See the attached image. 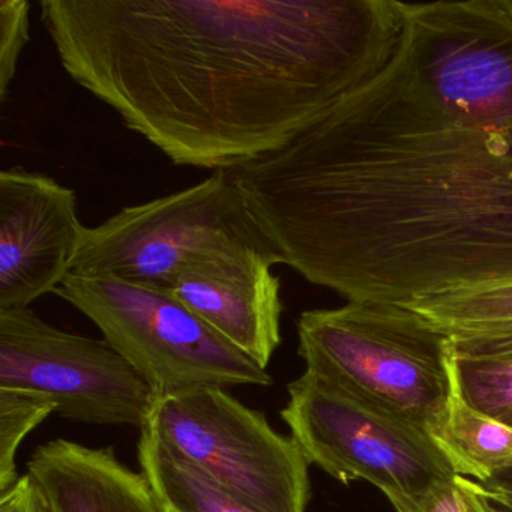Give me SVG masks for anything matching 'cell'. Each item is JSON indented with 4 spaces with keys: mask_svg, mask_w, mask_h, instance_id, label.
Masks as SVG:
<instances>
[{
    "mask_svg": "<svg viewBox=\"0 0 512 512\" xmlns=\"http://www.w3.org/2000/svg\"><path fill=\"white\" fill-rule=\"evenodd\" d=\"M230 173L284 265L347 302L412 307L512 283V127L452 112L397 49Z\"/></svg>",
    "mask_w": 512,
    "mask_h": 512,
    "instance_id": "cell-1",
    "label": "cell"
},
{
    "mask_svg": "<svg viewBox=\"0 0 512 512\" xmlns=\"http://www.w3.org/2000/svg\"><path fill=\"white\" fill-rule=\"evenodd\" d=\"M65 73L176 166L292 142L397 49L398 0H41Z\"/></svg>",
    "mask_w": 512,
    "mask_h": 512,
    "instance_id": "cell-2",
    "label": "cell"
},
{
    "mask_svg": "<svg viewBox=\"0 0 512 512\" xmlns=\"http://www.w3.org/2000/svg\"><path fill=\"white\" fill-rule=\"evenodd\" d=\"M305 371L425 431L454 394L451 335L425 314L383 302H347L296 320Z\"/></svg>",
    "mask_w": 512,
    "mask_h": 512,
    "instance_id": "cell-3",
    "label": "cell"
},
{
    "mask_svg": "<svg viewBox=\"0 0 512 512\" xmlns=\"http://www.w3.org/2000/svg\"><path fill=\"white\" fill-rule=\"evenodd\" d=\"M263 257L284 265L230 172L121 209L86 227L70 274L172 289L188 269L220 259Z\"/></svg>",
    "mask_w": 512,
    "mask_h": 512,
    "instance_id": "cell-4",
    "label": "cell"
},
{
    "mask_svg": "<svg viewBox=\"0 0 512 512\" xmlns=\"http://www.w3.org/2000/svg\"><path fill=\"white\" fill-rule=\"evenodd\" d=\"M55 295L100 329L158 400L203 388L274 383L268 370L224 340L169 290L68 274Z\"/></svg>",
    "mask_w": 512,
    "mask_h": 512,
    "instance_id": "cell-5",
    "label": "cell"
},
{
    "mask_svg": "<svg viewBox=\"0 0 512 512\" xmlns=\"http://www.w3.org/2000/svg\"><path fill=\"white\" fill-rule=\"evenodd\" d=\"M287 392L280 415L308 463L343 484L370 482L397 512H412L457 476L428 431L328 377L305 371Z\"/></svg>",
    "mask_w": 512,
    "mask_h": 512,
    "instance_id": "cell-6",
    "label": "cell"
},
{
    "mask_svg": "<svg viewBox=\"0 0 512 512\" xmlns=\"http://www.w3.org/2000/svg\"><path fill=\"white\" fill-rule=\"evenodd\" d=\"M145 428L260 512L307 511L311 482L304 452L226 389L161 398Z\"/></svg>",
    "mask_w": 512,
    "mask_h": 512,
    "instance_id": "cell-7",
    "label": "cell"
},
{
    "mask_svg": "<svg viewBox=\"0 0 512 512\" xmlns=\"http://www.w3.org/2000/svg\"><path fill=\"white\" fill-rule=\"evenodd\" d=\"M0 389L49 398L70 421L139 430L158 400L104 338L62 331L31 307L0 310Z\"/></svg>",
    "mask_w": 512,
    "mask_h": 512,
    "instance_id": "cell-8",
    "label": "cell"
},
{
    "mask_svg": "<svg viewBox=\"0 0 512 512\" xmlns=\"http://www.w3.org/2000/svg\"><path fill=\"white\" fill-rule=\"evenodd\" d=\"M397 52L452 112L512 127V19L497 0L401 2Z\"/></svg>",
    "mask_w": 512,
    "mask_h": 512,
    "instance_id": "cell-9",
    "label": "cell"
},
{
    "mask_svg": "<svg viewBox=\"0 0 512 512\" xmlns=\"http://www.w3.org/2000/svg\"><path fill=\"white\" fill-rule=\"evenodd\" d=\"M86 227L74 190L40 172H0V310L29 308L70 274Z\"/></svg>",
    "mask_w": 512,
    "mask_h": 512,
    "instance_id": "cell-10",
    "label": "cell"
},
{
    "mask_svg": "<svg viewBox=\"0 0 512 512\" xmlns=\"http://www.w3.org/2000/svg\"><path fill=\"white\" fill-rule=\"evenodd\" d=\"M263 257L211 260L185 271L170 292L224 340L268 368L281 344V281Z\"/></svg>",
    "mask_w": 512,
    "mask_h": 512,
    "instance_id": "cell-11",
    "label": "cell"
},
{
    "mask_svg": "<svg viewBox=\"0 0 512 512\" xmlns=\"http://www.w3.org/2000/svg\"><path fill=\"white\" fill-rule=\"evenodd\" d=\"M28 475L55 512H166L146 476L112 446L50 440L32 452Z\"/></svg>",
    "mask_w": 512,
    "mask_h": 512,
    "instance_id": "cell-12",
    "label": "cell"
},
{
    "mask_svg": "<svg viewBox=\"0 0 512 512\" xmlns=\"http://www.w3.org/2000/svg\"><path fill=\"white\" fill-rule=\"evenodd\" d=\"M137 458L140 472L166 512H260L196 464L166 448L145 427L140 430Z\"/></svg>",
    "mask_w": 512,
    "mask_h": 512,
    "instance_id": "cell-13",
    "label": "cell"
},
{
    "mask_svg": "<svg viewBox=\"0 0 512 512\" xmlns=\"http://www.w3.org/2000/svg\"><path fill=\"white\" fill-rule=\"evenodd\" d=\"M457 475L479 484L512 470V427L469 406L454 388L445 415L428 431Z\"/></svg>",
    "mask_w": 512,
    "mask_h": 512,
    "instance_id": "cell-14",
    "label": "cell"
},
{
    "mask_svg": "<svg viewBox=\"0 0 512 512\" xmlns=\"http://www.w3.org/2000/svg\"><path fill=\"white\" fill-rule=\"evenodd\" d=\"M457 394L476 412L512 427V359H467L452 355Z\"/></svg>",
    "mask_w": 512,
    "mask_h": 512,
    "instance_id": "cell-15",
    "label": "cell"
},
{
    "mask_svg": "<svg viewBox=\"0 0 512 512\" xmlns=\"http://www.w3.org/2000/svg\"><path fill=\"white\" fill-rule=\"evenodd\" d=\"M52 415H56V406L49 398L0 389V494L22 478L16 458L23 440Z\"/></svg>",
    "mask_w": 512,
    "mask_h": 512,
    "instance_id": "cell-16",
    "label": "cell"
},
{
    "mask_svg": "<svg viewBox=\"0 0 512 512\" xmlns=\"http://www.w3.org/2000/svg\"><path fill=\"white\" fill-rule=\"evenodd\" d=\"M410 308L446 329L512 322V283L434 296Z\"/></svg>",
    "mask_w": 512,
    "mask_h": 512,
    "instance_id": "cell-17",
    "label": "cell"
},
{
    "mask_svg": "<svg viewBox=\"0 0 512 512\" xmlns=\"http://www.w3.org/2000/svg\"><path fill=\"white\" fill-rule=\"evenodd\" d=\"M29 38L31 4L28 0H0V101L7 100Z\"/></svg>",
    "mask_w": 512,
    "mask_h": 512,
    "instance_id": "cell-18",
    "label": "cell"
},
{
    "mask_svg": "<svg viewBox=\"0 0 512 512\" xmlns=\"http://www.w3.org/2000/svg\"><path fill=\"white\" fill-rule=\"evenodd\" d=\"M446 331L451 335L455 358L512 359V322L458 326Z\"/></svg>",
    "mask_w": 512,
    "mask_h": 512,
    "instance_id": "cell-19",
    "label": "cell"
},
{
    "mask_svg": "<svg viewBox=\"0 0 512 512\" xmlns=\"http://www.w3.org/2000/svg\"><path fill=\"white\" fill-rule=\"evenodd\" d=\"M412 512H493L488 490L466 476L434 488Z\"/></svg>",
    "mask_w": 512,
    "mask_h": 512,
    "instance_id": "cell-20",
    "label": "cell"
},
{
    "mask_svg": "<svg viewBox=\"0 0 512 512\" xmlns=\"http://www.w3.org/2000/svg\"><path fill=\"white\" fill-rule=\"evenodd\" d=\"M0 512H34V484L28 473L5 494H0Z\"/></svg>",
    "mask_w": 512,
    "mask_h": 512,
    "instance_id": "cell-21",
    "label": "cell"
},
{
    "mask_svg": "<svg viewBox=\"0 0 512 512\" xmlns=\"http://www.w3.org/2000/svg\"><path fill=\"white\" fill-rule=\"evenodd\" d=\"M482 485L491 493L500 494V496L512 499V470L499 473V475L494 476V478L484 482Z\"/></svg>",
    "mask_w": 512,
    "mask_h": 512,
    "instance_id": "cell-22",
    "label": "cell"
},
{
    "mask_svg": "<svg viewBox=\"0 0 512 512\" xmlns=\"http://www.w3.org/2000/svg\"><path fill=\"white\" fill-rule=\"evenodd\" d=\"M488 496H490L493 512H512V503H509L508 500L491 493V491H488Z\"/></svg>",
    "mask_w": 512,
    "mask_h": 512,
    "instance_id": "cell-23",
    "label": "cell"
},
{
    "mask_svg": "<svg viewBox=\"0 0 512 512\" xmlns=\"http://www.w3.org/2000/svg\"><path fill=\"white\" fill-rule=\"evenodd\" d=\"M34 484V482H32ZM34 512H55L34 485Z\"/></svg>",
    "mask_w": 512,
    "mask_h": 512,
    "instance_id": "cell-24",
    "label": "cell"
},
{
    "mask_svg": "<svg viewBox=\"0 0 512 512\" xmlns=\"http://www.w3.org/2000/svg\"><path fill=\"white\" fill-rule=\"evenodd\" d=\"M500 10L512 19V0H497Z\"/></svg>",
    "mask_w": 512,
    "mask_h": 512,
    "instance_id": "cell-25",
    "label": "cell"
},
{
    "mask_svg": "<svg viewBox=\"0 0 512 512\" xmlns=\"http://www.w3.org/2000/svg\"><path fill=\"white\" fill-rule=\"evenodd\" d=\"M493 494H496V493H493ZM497 496H500V494H497ZM500 497H503V499L508 500L509 503H512V499H509V497H505V496H500Z\"/></svg>",
    "mask_w": 512,
    "mask_h": 512,
    "instance_id": "cell-26",
    "label": "cell"
}]
</instances>
